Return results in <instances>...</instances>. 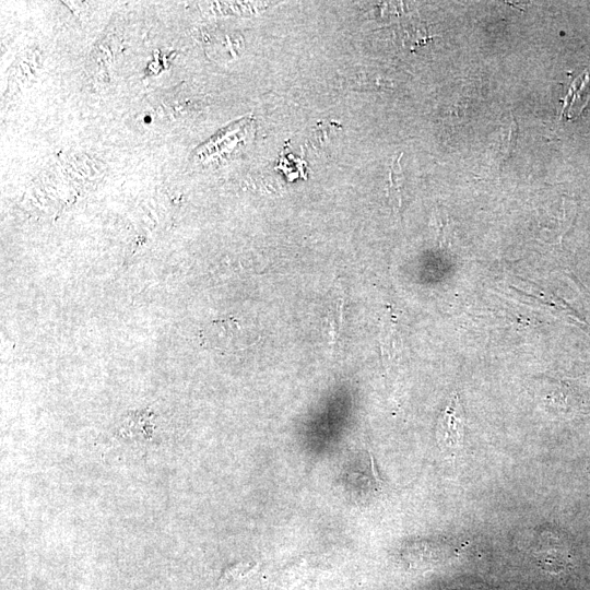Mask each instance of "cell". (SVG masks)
I'll list each match as a JSON object with an SVG mask.
<instances>
[{
    "instance_id": "6da1fadb",
    "label": "cell",
    "mask_w": 590,
    "mask_h": 590,
    "mask_svg": "<svg viewBox=\"0 0 590 590\" xmlns=\"http://www.w3.org/2000/svg\"><path fill=\"white\" fill-rule=\"evenodd\" d=\"M463 416L457 396H453L442 411L436 428L438 445L444 450H455L463 436Z\"/></svg>"
},
{
    "instance_id": "7a4b0ae2",
    "label": "cell",
    "mask_w": 590,
    "mask_h": 590,
    "mask_svg": "<svg viewBox=\"0 0 590 590\" xmlns=\"http://www.w3.org/2000/svg\"><path fill=\"white\" fill-rule=\"evenodd\" d=\"M402 154L392 162L389 174V197L394 206L401 204V187L403 182L402 168L400 165V158Z\"/></svg>"
},
{
    "instance_id": "3957f363",
    "label": "cell",
    "mask_w": 590,
    "mask_h": 590,
    "mask_svg": "<svg viewBox=\"0 0 590 590\" xmlns=\"http://www.w3.org/2000/svg\"><path fill=\"white\" fill-rule=\"evenodd\" d=\"M250 571V564H244L238 563L233 566H229L225 569L224 574L222 575L220 586H223V583L229 582L231 580H234L243 575H246Z\"/></svg>"
}]
</instances>
